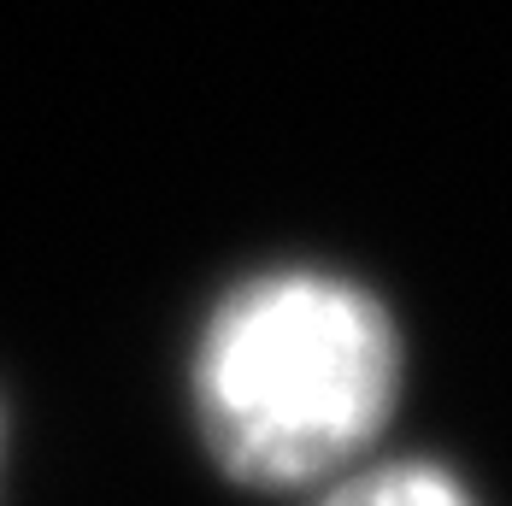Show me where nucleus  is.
Here are the masks:
<instances>
[{
	"label": "nucleus",
	"mask_w": 512,
	"mask_h": 506,
	"mask_svg": "<svg viewBox=\"0 0 512 506\" xmlns=\"http://www.w3.org/2000/svg\"><path fill=\"white\" fill-rule=\"evenodd\" d=\"M401 383L389 312L324 271H271L206 318L195 406L212 459L254 489H295L354 465Z\"/></svg>",
	"instance_id": "nucleus-1"
},
{
	"label": "nucleus",
	"mask_w": 512,
	"mask_h": 506,
	"mask_svg": "<svg viewBox=\"0 0 512 506\" xmlns=\"http://www.w3.org/2000/svg\"><path fill=\"white\" fill-rule=\"evenodd\" d=\"M318 506H471V495H465L442 465L395 459V465L348 471Z\"/></svg>",
	"instance_id": "nucleus-2"
}]
</instances>
